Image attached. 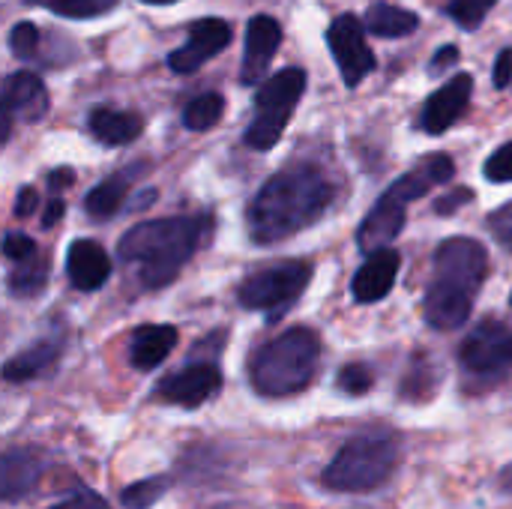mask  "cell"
Here are the masks:
<instances>
[{
	"label": "cell",
	"mask_w": 512,
	"mask_h": 509,
	"mask_svg": "<svg viewBox=\"0 0 512 509\" xmlns=\"http://www.w3.org/2000/svg\"><path fill=\"white\" fill-rule=\"evenodd\" d=\"M333 183L318 168H285L273 174L249 204V237L270 246L315 225L333 204Z\"/></svg>",
	"instance_id": "6da1fadb"
},
{
	"label": "cell",
	"mask_w": 512,
	"mask_h": 509,
	"mask_svg": "<svg viewBox=\"0 0 512 509\" xmlns=\"http://www.w3.org/2000/svg\"><path fill=\"white\" fill-rule=\"evenodd\" d=\"M489 252L474 237H450L435 252V273L423 297V315L435 330H456L471 318L474 294L486 282Z\"/></svg>",
	"instance_id": "7a4b0ae2"
},
{
	"label": "cell",
	"mask_w": 512,
	"mask_h": 509,
	"mask_svg": "<svg viewBox=\"0 0 512 509\" xmlns=\"http://www.w3.org/2000/svg\"><path fill=\"white\" fill-rule=\"evenodd\" d=\"M207 216H174V219H153L132 225L117 252L123 261L141 264V285L162 288L177 279L180 267L198 252L201 240L207 237Z\"/></svg>",
	"instance_id": "3957f363"
},
{
	"label": "cell",
	"mask_w": 512,
	"mask_h": 509,
	"mask_svg": "<svg viewBox=\"0 0 512 509\" xmlns=\"http://www.w3.org/2000/svg\"><path fill=\"white\" fill-rule=\"evenodd\" d=\"M318 360L321 339L309 327H291L255 351L249 366L252 387L270 399L303 393L318 372Z\"/></svg>",
	"instance_id": "277c9868"
},
{
	"label": "cell",
	"mask_w": 512,
	"mask_h": 509,
	"mask_svg": "<svg viewBox=\"0 0 512 509\" xmlns=\"http://www.w3.org/2000/svg\"><path fill=\"white\" fill-rule=\"evenodd\" d=\"M399 462V447L387 435L351 438L324 468L321 483L333 492H372L384 486Z\"/></svg>",
	"instance_id": "5b68a950"
},
{
	"label": "cell",
	"mask_w": 512,
	"mask_h": 509,
	"mask_svg": "<svg viewBox=\"0 0 512 509\" xmlns=\"http://www.w3.org/2000/svg\"><path fill=\"white\" fill-rule=\"evenodd\" d=\"M306 90V72L300 66H288L267 81H261L255 93V120L249 123L243 141L252 150H270L279 144L300 96Z\"/></svg>",
	"instance_id": "8992f818"
},
{
	"label": "cell",
	"mask_w": 512,
	"mask_h": 509,
	"mask_svg": "<svg viewBox=\"0 0 512 509\" xmlns=\"http://www.w3.org/2000/svg\"><path fill=\"white\" fill-rule=\"evenodd\" d=\"M312 279V264L306 261H282L273 267H264L252 276H246L240 282V306L246 309H258V312H282L285 306H291L309 285Z\"/></svg>",
	"instance_id": "52a82bcc"
},
{
	"label": "cell",
	"mask_w": 512,
	"mask_h": 509,
	"mask_svg": "<svg viewBox=\"0 0 512 509\" xmlns=\"http://www.w3.org/2000/svg\"><path fill=\"white\" fill-rule=\"evenodd\" d=\"M459 363L471 378L498 381L512 369V330L501 321H483L459 348Z\"/></svg>",
	"instance_id": "ba28073f"
},
{
	"label": "cell",
	"mask_w": 512,
	"mask_h": 509,
	"mask_svg": "<svg viewBox=\"0 0 512 509\" xmlns=\"http://www.w3.org/2000/svg\"><path fill=\"white\" fill-rule=\"evenodd\" d=\"M327 45H330L333 60H336V66H339L348 87H357L378 66V60H375V54H372V48L366 42V21H360L351 12L339 15L330 24Z\"/></svg>",
	"instance_id": "9c48e42d"
},
{
	"label": "cell",
	"mask_w": 512,
	"mask_h": 509,
	"mask_svg": "<svg viewBox=\"0 0 512 509\" xmlns=\"http://www.w3.org/2000/svg\"><path fill=\"white\" fill-rule=\"evenodd\" d=\"M234 33L228 27V21L222 18H198L195 24H189V39L171 51L168 66L177 75H189L195 69H201L207 60H213L219 51H225L231 45Z\"/></svg>",
	"instance_id": "30bf717a"
},
{
	"label": "cell",
	"mask_w": 512,
	"mask_h": 509,
	"mask_svg": "<svg viewBox=\"0 0 512 509\" xmlns=\"http://www.w3.org/2000/svg\"><path fill=\"white\" fill-rule=\"evenodd\" d=\"M48 108H51L48 90L39 81V75H33L27 69L6 75V81H3V141H9L15 120L39 123L48 114Z\"/></svg>",
	"instance_id": "8fae6325"
},
{
	"label": "cell",
	"mask_w": 512,
	"mask_h": 509,
	"mask_svg": "<svg viewBox=\"0 0 512 509\" xmlns=\"http://www.w3.org/2000/svg\"><path fill=\"white\" fill-rule=\"evenodd\" d=\"M222 387V372L213 363H192L180 369L177 375L165 378L156 390V396L168 405L180 408H201L207 399H213Z\"/></svg>",
	"instance_id": "7c38bea8"
},
{
	"label": "cell",
	"mask_w": 512,
	"mask_h": 509,
	"mask_svg": "<svg viewBox=\"0 0 512 509\" xmlns=\"http://www.w3.org/2000/svg\"><path fill=\"white\" fill-rule=\"evenodd\" d=\"M282 45V27L273 15H255L246 27V51L240 63V81L243 84H261L276 51Z\"/></svg>",
	"instance_id": "4fadbf2b"
},
{
	"label": "cell",
	"mask_w": 512,
	"mask_h": 509,
	"mask_svg": "<svg viewBox=\"0 0 512 509\" xmlns=\"http://www.w3.org/2000/svg\"><path fill=\"white\" fill-rule=\"evenodd\" d=\"M471 93H474V78L471 75H456L450 78L444 87H438L426 105H423V114H420V126L429 132V135H441L447 132L471 105Z\"/></svg>",
	"instance_id": "5bb4252c"
},
{
	"label": "cell",
	"mask_w": 512,
	"mask_h": 509,
	"mask_svg": "<svg viewBox=\"0 0 512 509\" xmlns=\"http://www.w3.org/2000/svg\"><path fill=\"white\" fill-rule=\"evenodd\" d=\"M399 267H402V255L396 249H378V252H369L363 267L354 273V282H351V294L357 303H378L384 300L393 285H396V276H399Z\"/></svg>",
	"instance_id": "9a60e30c"
},
{
	"label": "cell",
	"mask_w": 512,
	"mask_h": 509,
	"mask_svg": "<svg viewBox=\"0 0 512 509\" xmlns=\"http://www.w3.org/2000/svg\"><path fill=\"white\" fill-rule=\"evenodd\" d=\"M402 228H405V204H399L396 198L384 192L381 201L369 210V216L357 228V243L369 255V252L387 249L402 234Z\"/></svg>",
	"instance_id": "2e32d148"
},
{
	"label": "cell",
	"mask_w": 512,
	"mask_h": 509,
	"mask_svg": "<svg viewBox=\"0 0 512 509\" xmlns=\"http://www.w3.org/2000/svg\"><path fill=\"white\" fill-rule=\"evenodd\" d=\"M453 174H456L453 159H450L447 153H435V156H426L414 171H408L405 177H399V180L387 189V195L396 198L399 204H411V201L429 195V189H435V186H441V183H450Z\"/></svg>",
	"instance_id": "e0dca14e"
},
{
	"label": "cell",
	"mask_w": 512,
	"mask_h": 509,
	"mask_svg": "<svg viewBox=\"0 0 512 509\" xmlns=\"http://www.w3.org/2000/svg\"><path fill=\"white\" fill-rule=\"evenodd\" d=\"M66 276L78 291H96L111 276V258L96 240H75L66 252Z\"/></svg>",
	"instance_id": "ac0fdd59"
},
{
	"label": "cell",
	"mask_w": 512,
	"mask_h": 509,
	"mask_svg": "<svg viewBox=\"0 0 512 509\" xmlns=\"http://www.w3.org/2000/svg\"><path fill=\"white\" fill-rule=\"evenodd\" d=\"M45 471V459L36 450H6L0 462V492L6 501L27 495Z\"/></svg>",
	"instance_id": "d6986e66"
},
{
	"label": "cell",
	"mask_w": 512,
	"mask_h": 509,
	"mask_svg": "<svg viewBox=\"0 0 512 509\" xmlns=\"http://www.w3.org/2000/svg\"><path fill=\"white\" fill-rule=\"evenodd\" d=\"M177 345V327L171 324H144L132 333L129 342V360L138 372H150L159 363L168 360V354Z\"/></svg>",
	"instance_id": "ffe728a7"
},
{
	"label": "cell",
	"mask_w": 512,
	"mask_h": 509,
	"mask_svg": "<svg viewBox=\"0 0 512 509\" xmlns=\"http://www.w3.org/2000/svg\"><path fill=\"white\" fill-rule=\"evenodd\" d=\"M87 123H90V135L108 147L129 144L144 132V120L135 111H120V108H93Z\"/></svg>",
	"instance_id": "44dd1931"
},
{
	"label": "cell",
	"mask_w": 512,
	"mask_h": 509,
	"mask_svg": "<svg viewBox=\"0 0 512 509\" xmlns=\"http://www.w3.org/2000/svg\"><path fill=\"white\" fill-rule=\"evenodd\" d=\"M60 351H63V342H60V339H42V342L30 345L27 351L15 354V357L3 366V378L12 381V384H18V381H33V378L45 375V372L57 363Z\"/></svg>",
	"instance_id": "7402d4cb"
},
{
	"label": "cell",
	"mask_w": 512,
	"mask_h": 509,
	"mask_svg": "<svg viewBox=\"0 0 512 509\" xmlns=\"http://www.w3.org/2000/svg\"><path fill=\"white\" fill-rule=\"evenodd\" d=\"M366 30L381 36V39H399V36H408L420 27V18L402 6H393V3H375L369 6L366 12Z\"/></svg>",
	"instance_id": "603a6c76"
},
{
	"label": "cell",
	"mask_w": 512,
	"mask_h": 509,
	"mask_svg": "<svg viewBox=\"0 0 512 509\" xmlns=\"http://www.w3.org/2000/svg\"><path fill=\"white\" fill-rule=\"evenodd\" d=\"M129 174H114V177H105L102 183H96L87 198H84V210L90 219H111L123 204H126V195H129Z\"/></svg>",
	"instance_id": "cb8c5ba5"
},
{
	"label": "cell",
	"mask_w": 512,
	"mask_h": 509,
	"mask_svg": "<svg viewBox=\"0 0 512 509\" xmlns=\"http://www.w3.org/2000/svg\"><path fill=\"white\" fill-rule=\"evenodd\" d=\"M18 267L12 270L9 276V291L15 297H36L45 285H48V276H51V258L36 252L24 261H15Z\"/></svg>",
	"instance_id": "d4e9b609"
},
{
	"label": "cell",
	"mask_w": 512,
	"mask_h": 509,
	"mask_svg": "<svg viewBox=\"0 0 512 509\" xmlns=\"http://www.w3.org/2000/svg\"><path fill=\"white\" fill-rule=\"evenodd\" d=\"M222 111H225V99L219 93H201L183 108V126L192 132H204L213 123H219Z\"/></svg>",
	"instance_id": "484cf974"
},
{
	"label": "cell",
	"mask_w": 512,
	"mask_h": 509,
	"mask_svg": "<svg viewBox=\"0 0 512 509\" xmlns=\"http://www.w3.org/2000/svg\"><path fill=\"white\" fill-rule=\"evenodd\" d=\"M30 6H42L63 18H96L111 12L120 0H27Z\"/></svg>",
	"instance_id": "4316f807"
},
{
	"label": "cell",
	"mask_w": 512,
	"mask_h": 509,
	"mask_svg": "<svg viewBox=\"0 0 512 509\" xmlns=\"http://www.w3.org/2000/svg\"><path fill=\"white\" fill-rule=\"evenodd\" d=\"M168 477H147L141 483H132L120 492V501L126 509H147L153 507L165 495Z\"/></svg>",
	"instance_id": "83f0119b"
},
{
	"label": "cell",
	"mask_w": 512,
	"mask_h": 509,
	"mask_svg": "<svg viewBox=\"0 0 512 509\" xmlns=\"http://www.w3.org/2000/svg\"><path fill=\"white\" fill-rule=\"evenodd\" d=\"M498 0H450L447 12L465 27V30H477L483 24V18L492 12Z\"/></svg>",
	"instance_id": "f1b7e54d"
},
{
	"label": "cell",
	"mask_w": 512,
	"mask_h": 509,
	"mask_svg": "<svg viewBox=\"0 0 512 509\" xmlns=\"http://www.w3.org/2000/svg\"><path fill=\"white\" fill-rule=\"evenodd\" d=\"M372 384H375V375L363 363H351L339 372V390L348 396H366L372 390Z\"/></svg>",
	"instance_id": "f546056e"
},
{
	"label": "cell",
	"mask_w": 512,
	"mask_h": 509,
	"mask_svg": "<svg viewBox=\"0 0 512 509\" xmlns=\"http://www.w3.org/2000/svg\"><path fill=\"white\" fill-rule=\"evenodd\" d=\"M9 48H12L15 57H33L36 48H39V30H36V24L18 21V24L9 30Z\"/></svg>",
	"instance_id": "4dcf8cb0"
},
{
	"label": "cell",
	"mask_w": 512,
	"mask_h": 509,
	"mask_svg": "<svg viewBox=\"0 0 512 509\" xmlns=\"http://www.w3.org/2000/svg\"><path fill=\"white\" fill-rule=\"evenodd\" d=\"M486 177L492 183H512V141L501 144L489 159H486Z\"/></svg>",
	"instance_id": "1f68e13d"
},
{
	"label": "cell",
	"mask_w": 512,
	"mask_h": 509,
	"mask_svg": "<svg viewBox=\"0 0 512 509\" xmlns=\"http://www.w3.org/2000/svg\"><path fill=\"white\" fill-rule=\"evenodd\" d=\"M36 252H39V249H36V243H33L27 234L9 231V234L3 237V255H6L9 261H24V258L36 255Z\"/></svg>",
	"instance_id": "d6a6232c"
},
{
	"label": "cell",
	"mask_w": 512,
	"mask_h": 509,
	"mask_svg": "<svg viewBox=\"0 0 512 509\" xmlns=\"http://www.w3.org/2000/svg\"><path fill=\"white\" fill-rule=\"evenodd\" d=\"M471 201H474V189L462 186V189H456V192L438 198V201H435V213H438V216H450V213H456L459 207H465V204H471Z\"/></svg>",
	"instance_id": "836d02e7"
},
{
	"label": "cell",
	"mask_w": 512,
	"mask_h": 509,
	"mask_svg": "<svg viewBox=\"0 0 512 509\" xmlns=\"http://www.w3.org/2000/svg\"><path fill=\"white\" fill-rule=\"evenodd\" d=\"M48 509H111L108 507V501L105 498H99L96 492H78V495H72V498H66V501H60V504H54V507Z\"/></svg>",
	"instance_id": "e575fe53"
},
{
	"label": "cell",
	"mask_w": 512,
	"mask_h": 509,
	"mask_svg": "<svg viewBox=\"0 0 512 509\" xmlns=\"http://www.w3.org/2000/svg\"><path fill=\"white\" fill-rule=\"evenodd\" d=\"M492 231H495V237H498L504 246H510L512 249V204H507L504 210H498V213L492 216Z\"/></svg>",
	"instance_id": "d590c367"
},
{
	"label": "cell",
	"mask_w": 512,
	"mask_h": 509,
	"mask_svg": "<svg viewBox=\"0 0 512 509\" xmlns=\"http://www.w3.org/2000/svg\"><path fill=\"white\" fill-rule=\"evenodd\" d=\"M36 204H39V195H36V189H33V186H24V189L18 192V198H15V207H12L15 219H27V216L36 210Z\"/></svg>",
	"instance_id": "8d00e7d4"
},
{
	"label": "cell",
	"mask_w": 512,
	"mask_h": 509,
	"mask_svg": "<svg viewBox=\"0 0 512 509\" xmlns=\"http://www.w3.org/2000/svg\"><path fill=\"white\" fill-rule=\"evenodd\" d=\"M495 87L498 90H504L507 84L512 81V48H504L501 54H498V60H495Z\"/></svg>",
	"instance_id": "74e56055"
},
{
	"label": "cell",
	"mask_w": 512,
	"mask_h": 509,
	"mask_svg": "<svg viewBox=\"0 0 512 509\" xmlns=\"http://www.w3.org/2000/svg\"><path fill=\"white\" fill-rule=\"evenodd\" d=\"M456 63H459V45H441V48L435 51L429 69H432V72H444V69H450V66H456Z\"/></svg>",
	"instance_id": "f35d334b"
},
{
	"label": "cell",
	"mask_w": 512,
	"mask_h": 509,
	"mask_svg": "<svg viewBox=\"0 0 512 509\" xmlns=\"http://www.w3.org/2000/svg\"><path fill=\"white\" fill-rule=\"evenodd\" d=\"M75 183V171L72 168H57V171H48V189L51 192H60L66 186Z\"/></svg>",
	"instance_id": "ab89813d"
},
{
	"label": "cell",
	"mask_w": 512,
	"mask_h": 509,
	"mask_svg": "<svg viewBox=\"0 0 512 509\" xmlns=\"http://www.w3.org/2000/svg\"><path fill=\"white\" fill-rule=\"evenodd\" d=\"M63 213H66V204H63L60 198L48 201V207H45V213H42V225H45V228H54V225L60 222Z\"/></svg>",
	"instance_id": "60d3db41"
},
{
	"label": "cell",
	"mask_w": 512,
	"mask_h": 509,
	"mask_svg": "<svg viewBox=\"0 0 512 509\" xmlns=\"http://www.w3.org/2000/svg\"><path fill=\"white\" fill-rule=\"evenodd\" d=\"M501 486H504V492H510L512 495V465L504 468V474H501Z\"/></svg>",
	"instance_id": "b9f144b4"
},
{
	"label": "cell",
	"mask_w": 512,
	"mask_h": 509,
	"mask_svg": "<svg viewBox=\"0 0 512 509\" xmlns=\"http://www.w3.org/2000/svg\"><path fill=\"white\" fill-rule=\"evenodd\" d=\"M144 3H153V6H162V3H177V0H144Z\"/></svg>",
	"instance_id": "7bdbcfd3"
}]
</instances>
